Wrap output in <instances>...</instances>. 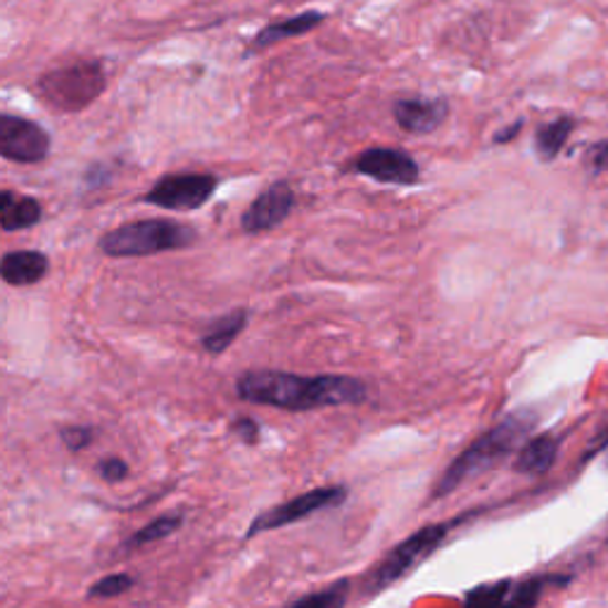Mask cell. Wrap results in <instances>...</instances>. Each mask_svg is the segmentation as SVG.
Wrapping results in <instances>:
<instances>
[{"instance_id": "obj_13", "label": "cell", "mask_w": 608, "mask_h": 608, "mask_svg": "<svg viewBox=\"0 0 608 608\" xmlns=\"http://www.w3.org/2000/svg\"><path fill=\"white\" fill-rule=\"evenodd\" d=\"M43 207L36 198L20 196L14 190H0V229L27 231L41 221Z\"/></svg>"}, {"instance_id": "obj_3", "label": "cell", "mask_w": 608, "mask_h": 608, "mask_svg": "<svg viewBox=\"0 0 608 608\" xmlns=\"http://www.w3.org/2000/svg\"><path fill=\"white\" fill-rule=\"evenodd\" d=\"M196 235L198 233L184 223L169 219H143L107 231L101 238V250L115 260L148 258V254L190 248L196 243Z\"/></svg>"}, {"instance_id": "obj_25", "label": "cell", "mask_w": 608, "mask_h": 608, "mask_svg": "<svg viewBox=\"0 0 608 608\" xmlns=\"http://www.w3.org/2000/svg\"><path fill=\"white\" fill-rule=\"evenodd\" d=\"M231 430H233V433H235L240 440L248 442V444H254V442L260 440V426H258V421L248 419V416H240L238 421H233Z\"/></svg>"}, {"instance_id": "obj_14", "label": "cell", "mask_w": 608, "mask_h": 608, "mask_svg": "<svg viewBox=\"0 0 608 608\" xmlns=\"http://www.w3.org/2000/svg\"><path fill=\"white\" fill-rule=\"evenodd\" d=\"M558 447L562 440L556 436H537L523 442L514 459V471L523 475H544L549 473L558 457Z\"/></svg>"}, {"instance_id": "obj_17", "label": "cell", "mask_w": 608, "mask_h": 608, "mask_svg": "<svg viewBox=\"0 0 608 608\" xmlns=\"http://www.w3.org/2000/svg\"><path fill=\"white\" fill-rule=\"evenodd\" d=\"M573 132H575L573 117H558L549 124L539 126L535 132V153L542 163H554V159L566 148Z\"/></svg>"}, {"instance_id": "obj_4", "label": "cell", "mask_w": 608, "mask_h": 608, "mask_svg": "<svg viewBox=\"0 0 608 608\" xmlns=\"http://www.w3.org/2000/svg\"><path fill=\"white\" fill-rule=\"evenodd\" d=\"M461 521L463 518L423 525L421 531H416L411 537L395 544V547L364 575V597L380 595L382 589H388L390 585L402 580L405 575H409L416 566H421L428 556H433V552L447 539L452 527Z\"/></svg>"}, {"instance_id": "obj_1", "label": "cell", "mask_w": 608, "mask_h": 608, "mask_svg": "<svg viewBox=\"0 0 608 608\" xmlns=\"http://www.w3.org/2000/svg\"><path fill=\"white\" fill-rule=\"evenodd\" d=\"M235 392L243 402L295 413L364 405L366 397H369V388L359 378L300 376L285 371H248L235 380Z\"/></svg>"}, {"instance_id": "obj_6", "label": "cell", "mask_w": 608, "mask_h": 608, "mask_svg": "<svg viewBox=\"0 0 608 608\" xmlns=\"http://www.w3.org/2000/svg\"><path fill=\"white\" fill-rule=\"evenodd\" d=\"M345 500H347V488L345 485L314 488L310 492L297 494V497H293V500H287L283 504H276V506L262 511V514L248 525L245 539H252V537H258L262 533L279 531V527H285V525L300 523L304 518L318 514V511L340 506Z\"/></svg>"}, {"instance_id": "obj_20", "label": "cell", "mask_w": 608, "mask_h": 608, "mask_svg": "<svg viewBox=\"0 0 608 608\" xmlns=\"http://www.w3.org/2000/svg\"><path fill=\"white\" fill-rule=\"evenodd\" d=\"M514 580H497L473 587L467 599H463V608H509V595Z\"/></svg>"}, {"instance_id": "obj_27", "label": "cell", "mask_w": 608, "mask_h": 608, "mask_svg": "<svg viewBox=\"0 0 608 608\" xmlns=\"http://www.w3.org/2000/svg\"><path fill=\"white\" fill-rule=\"evenodd\" d=\"M523 126H525V122L516 119L514 124L509 126V129H502L497 136H494V143H497V146H502V143H511V140H514L523 132Z\"/></svg>"}, {"instance_id": "obj_7", "label": "cell", "mask_w": 608, "mask_h": 608, "mask_svg": "<svg viewBox=\"0 0 608 608\" xmlns=\"http://www.w3.org/2000/svg\"><path fill=\"white\" fill-rule=\"evenodd\" d=\"M214 190L217 176L212 174H167L143 200L171 212H193L210 202Z\"/></svg>"}, {"instance_id": "obj_15", "label": "cell", "mask_w": 608, "mask_h": 608, "mask_svg": "<svg viewBox=\"0 0 608 608\" xmlns=\"http://www.w3.org/2000/svg\"><path fill=\"white\" fill-rule=\"evenodd\" d=\"M326 20L324 12H316V10H307L302 14H295V18L291 20H283V22H276V24H269L264 27L258 39L252 41V48L254 51H262V48H269L274 43H281L285 39H295V36H304L310 34V31H314L318 24H322Z\"/></svg>"}, {"instance_id": "obj_18", "label": "cell", "mask_w": 608, "mask_h": 608, "mask_svg": "<svg viewBox=\"0 0 608 608\" xmlns=\"http://www.w3.org/2000/svg\"><path fill=\"white\" fill-rule=\"evenodd\" d=\"M568 580L570 578H562V575H531V578L511 585L509 608H535L547 587L566 585Z\"/></svg>"}, {"instance_id": "obj_21", "label": "cell", "mask_w": 608, "mask_h": 608, "mask_svg": "<svg viewBox=\"0 0 608 608\" xmlns=\"http://www.w3.org/2000/svg\"><path fill=\"white\" fill-rule=\"evenodd\" d=\"M181 525H184V516H159L153 523L143 525L138 533H134V537L126 542V547L140 549V547H146V544H153V542H159V539L174 535Z\"/></svg>"}, {"instance_id": "obj_26", "label": "cell", "mask_w": 608, "mask_h": 608, "mask_svg": "<svg viewBox=\"0 0 608 608\" xmlns=\"http://www.w3.org/2000/svg\"><path fill=\"white\" fill-rule=\"evenodd\" d=\"M589 163H591L595 174L608 171V138L601 140L599 146H595V150H591V155H589Z\"/></svg>"}, {"instance_id": "obj_16", "label": "cell", "mask_w": 608, "mask_h": 608, "mask_svg": "<svg viewBox=\"0 0 608 608\" xmlns=\"http://www.w3.org/2000/svg\"><path fill=\"white\" fill-rule=\"evenodd\" d=\"M248 326V312L245 310H233L223 314L221 318L205 331L202 335V349L207 355H223L235 340L238 335Z\"/></svg>"}, {"instance_id": "obj_22", "label": "cell", "mask_w": 608, "mask_h": 608, "mask_svg": "<svg viewBox=\"0 0 608 608\" xmlns=\"http://www.w3.org/2000/svg\"><path fill=\"white\" fill-rule=\"evenodd\" d=\"M134 578L126 573H112V575H105L103 580L95 583L88 591V597H95V599H112V597H122L124 591H129L134 587Z\"/></svg>"}, {"instance_id": "obj_19", "label": "cell", "mask_w": 608, "mask_h": 608, "mask_svg": "<svg viewBox=\"0 0 608 608\" xmlns=\"http://www.w3.org/2000/svg\"><path fill=\"white\" fill-rule=\"evenodd\" d=\"M349 587H352L349 580H338V583H333L318 591H310V595L295 599L285 608H345L347 599H349V591H352Z\"/></svg>"}, {"instance_id": "obj_24", "label": "cell", "mask_w": 608, "mask_h": 608, "mask_svg": "<svg viewBox=\"0 0 608 608\" xmlns=\"http://www.w3.org/2000/svg\"><path fill=\"white\" fill-rule=\"evenodd\" d=\"M101 475L107 480V483H119V480L129 475V463L119 457H109L101 461Z\"/></svg>"}, {"instance_id": "obj_11", "label": "cell", "mask_w": 608, "mask_h": 608, "mask_svg": "<svg viewBox=\"0 0 608 608\" xmlns=\"http://www.w3.org/2000/svg\"><path fill=\"white\" fill-rule=\"evenodd\" d=\"M450 115V103L444 98H409L399 101L392 107L395 122L402 126L407 134H433L444 124Z\"/></svg>"}, {"instance_id": "obj_5", "label": "cell", "mask_w": 608, "mask_h": 608, "mask_svg": "<svg viewBox=\"0 0 608 608\" xmlns=\"http://www.w3.org/2000/svg\"><path fill=\"white\" fill-rule=\"evenodd\" d=\"M107 86V76L101 62L82 60L67 67L45 72L36 93L39 98L55 112H82L101 98Z\"/></svg>"}, {"instance_id": "obj_12", "label": "cell", "mask_w": 608, "mask_h": 608, "mask_svg": "<svg viewBox=\"0 0 608 608\" xmlns=\"http://www.w3.org/2000/svg\"><path fill=\"white\" fill-rule=\"evenodd\" d=\"M48 269H51V262H48L43 252L14 250V252H8L6 258H0V281L14 287L34 285L45 279Z\"/></svg>"}, {"instance_id": "obj_8", "label": "cell", "mask_w": 608, "mask_h": 608, "mask_svg": "<svg viewBox=\"0 0 608 608\" xmlns=\"http://www.w3.org/2000/svg\"><path fill=\"white\" fill-rule=\"evenodd\" d=\"M51 153V134L41 124L0 112V157L18 165H36Z\"/></svg>"}, {"instance_id": "obj_10", "label": "cell", "mask_w": 608, "mask_h": 608, "mask_svg": "<svg viewBox=\"0 0 608 608\" xmlns=\"http://www.w3.org/2000/svg\"><path fill=\"white\" fill-rule=\"evenodd\" d=\"M293 207H295V193L291 184L276 181L248 207L243 212V219H240V227H243L245 233H252V235L271 231L281 227V223L291 217Z\"/></svg>"}, {"instance_id": "obj_9", "label": "cell", "mask_w": 608, "mask_h": 608, "mask_svg": "<svg viewBox=\"0 0 608 608\" xmlns=\"http://www.w3.org/2000/svg\"><path fill=\"white\" fill-rule=\"evenodd\" d=\"M352 169L361 176H369V179L378 184H390V186H411L419 181L421 169L416 165V159L402 150L392 148H369L361 155L355 157Z\"/></svg>"}, {"instance_id": "obj_2", "label": "cell", "mask_w": 608, "mask_h": 608, "mask_svg": "<svg viewBox=\"0 0 608 608\" xmlns=\"http://www.w3.org/2000/svg\"><path fill=\"white\" fill-rule=\"evenodd\" d=\"M533 426L535 416L518 411L506 416L502 423L490 428L488 433L480 436L444 469L438 485L433 488V500H442L447 494L459 490L463 483H469V480L500 467L506 457L518 450V444L527 433H531Z\"/></svg>"}, {"instance_id": "obj_23", "label": "cell", "mask_w": 608, "mask_h": 608, "mask_svg": "<svg viewBox=\"0 0 608 608\" xmlns=\"http://www.w3.org/2000/svg\"><path fill=\"white\" fill-rule=\"evenodd\" d=\"M60 438L72 452H82L93 442V430L86 426H70V428L60 430Z\"/></svg>"}]
</instances>
